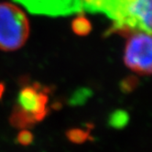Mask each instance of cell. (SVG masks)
I'll return each mask as SVG.
<instances>
[{
	"label": "cell",
	"mask_w": 152,
	"mask_h": 152,
	"mask_svg": "<svg viewBox=\"0 0 152 152\" xmlns=\"http://www.w3.org/2000/svg\"><path fill=\"white\" fill-rule=\"evenodd\" d=\"M72 31L78 36H86L92 30V25L90 21L83 14L78 15L72 22Z\"/></svg>",
	"instance_id": "5b68a950"
},
{
	"label": "cell",
	"mask_w": 152,
	"mask_h": 152,
	"mask_svg": "<svg viewBox=\"0 0 152 152\" xmlns=\"http://www.w3.org/2000/svg\"><path fill=\"white\" fill-rule=\"evenodd\" d=\"M4 91H5V85L0 83V99H1V97L4 94Z\"/></svg>",
	"instance_id": "30bf717a"
},
{
	"label": "cell",
	"mask_w": 152,
	"mask_h": 152,
	"mask_svg": "<svg viewBox=\"0 0 152 152\" xmlns=\"http://www.w3.org/2000/svg\"><path fill=\"white\" fill-rule=\"evenodd\" d=\"M50 89L38 83L24 85L20 89L10 123L17 128H27L42 121L49 114Z\"/></svg>",
	"instance_id": "6da1fadb"
},
{
	"label": "cell",
	"mask_w": 152,
	"mask_h": 152,
	"mask_svg": "<svg viewBox=\"0 0 152 152\" xmlns=\"http://www.w3.org/2000/svg\"><path fill=\"white\" fill-rule=\"evenodd\" d=\"M129 120V116L126 112L123 110L115 111L109 117V125L114 128L124 127Z\"/></svg>",
	"instance_id": "52a82bcc"
},
{
	"label": "cell",
	"mask_w": 152,
	"mask_h": 152,
	"mask_svg": "<svg viewBox=\"0 0 152 152\" xmlns=\"http://www.w3.org/2000/svg\"><path fill=\"white\" fill-rule=\"evenodd\" d=\"M152 40L150 33L136 31L129 34L125 48L124 62L131 71L142 75L151 72Z\"/></svg>",
	"instance_id": "277c9868"
},
{
	"label": "cell",
	"mask_w": 152,
	"mask_h": 152,
	"mask_svg": "<svg viewBox=\"0 0 152 152\" xmlns=\"http://www.w3.org/2000/svg\"><path fill=\"white\" fill-rule=\"evenodd\" d=\"M18 142L22 146H28L33 141V135L27 129H23L18 134Z\"/></svg>",
	"instance_id": "ba28073f"
},
{
	"label": "cell",
	"mask_w": 152,
	"mask_h": 152,
	"mask_svg": "<svg viewBox=\"0 0 152 152\" xmlns=\"http://www.w3.org/2000/svg\"><path fill=\"white\" fill-rule=\"evenodd\" d=\"M29 12L50 17L68 16L88 11L106 14L115 0H15Z\"/></svg>",
	"instance_id": "7a4b0ae2"
},
{
	"label": "cell",
	"mask_w": 152,
	"mask_h": 152,
	"mask_svg": "<svg viewBox=\"0 0 152 152\" xmlns=\"http://www.w3.org/2000/svg\"><path fill=\"white\" fill-rule=\"evenodd\" d=\"M68 139L75 144H81L85 142L86 140L91 139L90 131L86 129H79V128H73L71 129L66 133Z\"/></svg>",
	"instance_id": "8992f818"
},
{
	"label": "cell",
	"mask_w": 152,
	"mask_h": 152,
	"mask_svg": "<svg viewBox=\"0 0 152 152\" xmlns=\"http://www.w3.org/2000/svg\"><path fill=\"white\" fill-rule=\"evenodd\" d=\"M28 35L29 22L23 10L12 3H0V50L20 49Z\"/></svg>",
	"instance_id": "3957f363"
},
{
	"label": "cell",
	"mask_w": 152,
	"mask_h": 152,
	"mask_svg": "<svg viewBox=\"0 0 152 152\" xmlns=\"http://www.w3.org/2000/svg\"><path fill=\"white\" fill-rule=\"evenodd\" d=\"M137 86V79L133 77H129L122 81L121 87L124 92H131Z\"/></svg>",
	"instance_id": "9c48e42d"
}]
</instances>
